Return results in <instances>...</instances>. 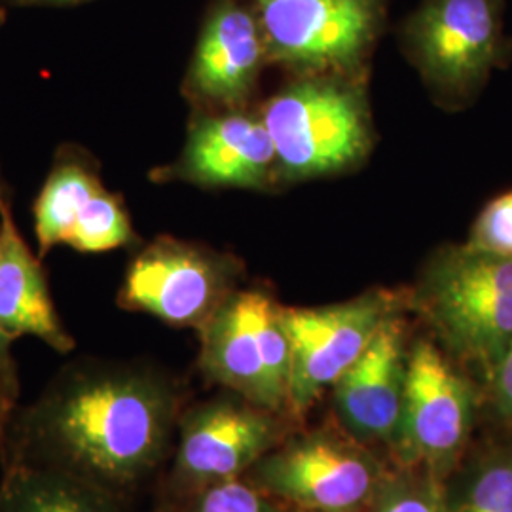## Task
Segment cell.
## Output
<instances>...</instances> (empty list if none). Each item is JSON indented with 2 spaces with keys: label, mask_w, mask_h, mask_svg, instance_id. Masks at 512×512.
<instances>
[{
  "label": "cell",
  "mask_w": 512,
  "mask_h": 512,
  "mask_svg": "<svg viewBox=\"0 0 512 512\" xmlns=\"http://www.w3.org/2000/svg\"><path fill=\"white\" fill-rule=\"evenodd\" d=\"M179 420V389L164 376L80 363L16 410L0 465L48 467L126 499L164 463Z\"/></svg>",
  "instance_id": "cell-1"
},
{
  "label": "cell",
  "mask_w": 512,
  "mask_h": 512,
  "mask_svg": "<svg viewBox=\"0 0 512 512\" xmlns=\"http://www.w3.org/2000/svg\"><path fill=\"white\" fill-rule=\"evenodd\" d=\"M412 306L484 393L512 344V258L463 245L442 249L421 275Z\"/></svg>",
  "instance_id": "cell-2"
},
{
  "label": "cell",
  "mask_w": 512,
  "mask_h": 512,
  "mask_svg": "<svg viewBox=\"0 0 512 512\" xmlns=\"http://www.w3.org/2000/svg\"><path fill=\"white\" fill-rule=\"evenodd\" d=\"M482 389L433 340L408 349L403 410L391 456L446 482L473 444Z\"/></svg>",
  "instance_id": "cell-3"
},
{
  "label": "cell",
  "mask_w": 512,
  "mask_h": 512,
  "mask_svg": "<svg viewBox=\"0 0 512 512\" xmlns=\"http://www.w3.org/2000/svg\"><path fill=\"white\" fill-rule=\"evenodd\" d=\"M262 122L274 141L277 175L287 181L344 171L370 148L365 103L344 76H304L268 101Z\"/></svg>",
  "instance_id": "cell-4"
},
{
  "label": "cell",
  "mask_w": 512,
  "mask_h": 512,
  "mask_svg": "<svg viewBox=\"0 0 512 512\" xmlns=\"http://www.w3.org/2000/svg\"><path fill=\"white\" fill-rule=\"evenodd\" d=\"M389 467L340 425L281 440L245 473L293 511L366 512Z\"/></svg>",
  "instance_id": "cell-5"
},
{
  "label": "cell",
  "mask_w": 512,
  "mask_h": 512,
  "mask_svg": "<svg viewBox=\"0 0 512 512\" xmlns=\"http://www.w3.org/2000/svg\"><path fill=\"white\" fill-rule=\"evenodd\" d=\"M283 308L260 291H236L200 329V370L245 401L291 418V340Z\"/></svg>",
  "instance_id": "cell-6"
},
{
  "label": "cell",
  "mask_w": 512,
  "mask_h": 512,
  "mask_svg": "<svg viewBox=\"0 0 512 512\" xmlns=\"http://www.w3.org/2000/svg\"><path fill=\"white\" fill-rule=\"evenodd\" d=\"M401 37L425 80L456 105L475 99L511 54L505 0H423Z\"/></svg>",
  "instance_id": "cell-7"
},
{
  "label": "cell",
  "mask_w": 512,
  "mask_h": 512,
  "mask_svg": "<svg viewBox=\"0 0 512 512\" xmlns=\"http://www.w3.org/2000/svg\"><path fill=\"white\" fill-rule=\"evenodd\" d=\"M268 63L296 73L348 76L384 29L387 0H249Z\"/></svg>",
  "instance_id": "cell-8"
},
{
  "label": "cell",
  "mask_w": 512,
  "mask_h": 512,
  "mask_svg": "<svg viewBox=\"0 0 512 512\" xmlns=\"http://www.w3.org/2000/svg\"><path fill=\"white\" fill-rule=\"evenodd\" d=\"M289 420L236 393L192 406L179 420L169 488L184 501L211 484L245 475L289 437Z\"/></svg>",
  "instance_id": "cell-9"
},
{
  "label": "cell",
  "mask_w": 512,
  "mask_h": 512,
  "mask_svg": "<svg viewBox=\"0 0 512 512\" xmlns=\"http://www.w3.org/2000/svg\"><path fill=\"white\" fill-rule=\"evenodd\" d=\"M399 304L395 294L370 291L325 308H283L291 340V416H304L355 365L385 319L401 311Z\"/></svg>",
  "instance_id": "cell-10"
},
{
  "label": "cell",
  "mask_w": 512,
  "mask_h": 512,
  "mask_svg": "<svg viewBox=\"0 0 512 512\" xmlns=\"http://www.w3.org/2000/svg\"><path fill=\"white\" fill-rule=\"evenodd\" d=\"M238 266L202 247L158 239L133 258L118 304L143 311L171 327L202 329L236 293Z\"/></svg>",
  "instance_id": "cell-11"
},
{
  "label": "cell",
  "mask_w": 512,
  "mask_h": 512,
  "mask_svg": "<svg viewBox=\"0 0 512 512\" xmlns=\"http://www.w3.org/2000/svg\"><path fill=\"white\" fill-rule=\"evenodd\" d=\"M35 234L40 256L55 245L80 253H109L133 241L122 202L86 165L55 167L35 203Z\"/></svg>",
  "instance_id": "cell-12"
},
{
  "label": "cell",
  "mask_w": 512,
  "mask_h": 512,
  "mask_svg": "<svg viewBox=\"0 0 512 512\" xmlns=\"http://www.w3.org/2000/svg\"><path fill=\"white\" fill-rule=\"evenodd\" d=\"M406 325L401 311L389 315L355 365L332 385L338 425L370 448L391 452L403 410Z\"/></svg>",
  "instance_id": "cell-13"
},
{
  "label": "cell",
  "mask_w": 512,
  "mask_h": 512,
  "mask_svg": "<svg viewBox=\"0 0 512 512\" xmlns=\"http://www.w3.org/2000/svg\"><path fill=\"white\" fill-rule=\"evenodd\" d=\"M268 63L262 29L251 2L215 0L203 21L188 71V88L219 107L241 105Z\"/></svg>",
  "instance_id": "cell-14"
},
{
  "label": "cell",
  "mask_w": 512,
  "mask_h": 512,
  "mask_svg": "<svg viewBox=\"0 0 512 512\" xmlns=\"http://www.w3.org/2000/svg\"><path fill=\"white\" fill-rule=\"evenodd\" d=\"M173 175L202 186L264 188L277 175L274 141L262 118H202L190 131Z\"/></svg>",
  "instance_id": "cell-15"
},
{
  "label": "cell",
  "mask_w": 512,
  "mask_h": 512,
  "mask_svg": "<svg viewBox=\"0 0 512 512\" xmlns=\"http://www.w3.org/2000/svg\"><path fill=\"white\" fill-rule=\"evenodd\" d=\"M0 329L14 336H35L57 353L73 351L48 291L37 256L27 247L0 192Z\"/></svg>",
  "instance_id": "cell-16"
},
{
  "label": "cell",
  "mask_w": 512,
  "mask_h": 512,
  "mask_svg": "<svg viewBox=\"0 0 512 512\" xmlns=\"http://www.w3.org/2000/svg\"><path fill=\"white\" fill-rule=\"evenodd\" d=\"M0 512H128L126 499L76 476L10 461L2 465Z\"/></svg>",
  "instance_id": "cell-17"
},
{
  "label": "cell",
  "mask_w": 512,
  "mask_h": 512,
  "mask_svg": "<svg viewBox=\"0 0 512 512\" xmlns=\"http://www.w3.org/2000/svg\"><path fill=\"white\" fill-rule=\"evenodd\" d=\"M448 512H512V431L490 427L444 482Z\"/></svg>",
  "instance_id": "cell-18"
},
{
  "label": "cell",
  "mask_w": 512,
  "mask_h": 512,
  "mask_svg": "<svg viewBox=\"0 0 512 512\" xmlns=\"http://www.w3.org/2000/svg\"><path fill=\"white\" fill-rule=\"evenodd\" d=\"M366 512H448L444 482L416 467H389Z\"/></svg>",
  "instance_id": "cell-19"
},
{
  "label": "cell",
  "mask_w": 512,
  "mask_h": 512,
  "mask_svg": "<svg viewBox=\"0 0 512 512\" xmlns=\"http://www.w3.org/2000/svg\"><path fill=\"white\" fill-rule=\"evenodd\" d=\"M279 505L251 480L238 476L186 497L181 512H281Z\"/></svg>",
  "instance_id": "cell-20"
},
{
  "label": "cell",
  "mask_w": 512,
  "mask_h": 512,
  "mask_svg": "<svg viewBox=\"0 0 512 512\" xmlns=\"http://www.w3.org/2000/svg\"><path fill=\"white\" fill-rule=\"evenodd\" d=\"M461 245L482 255L512 258V190L480 211L469 238Z\"/></svg>",
  "instance_id": "cell-21"
},
{
  "label": "cell",
  "mask_w": 512,
  "mask_h": 512,
  "mask_svg": "<svg viewBox=\"0 0 512 512\" xmlns=\"http://www.w3.org/2000/svg\"><path fill=\"white\" fill-rule=\"evenodd\" d=\"M480 421H488L495 429L512 431V344L484 387Z\"/></svg>",
  "instance_id": "cell-22"
},
{
  "label": "cell",
  "mask_w": 512,
  "mask_h": 512,
  "mask_svg": "<svg viewBox=\"0 0 512 512\" xmlns=\"http://www.w3.org/2000/svg\"><path fill=\"white\" fill-rule=\"evenodd\" d=\"M19 389L0 374V454L4 450L8 429L18 410Z\"/></svg>",
  "instance_id": "cell-23"
},
{
  "label": "cell",
  "mask_w": 512,
  "mask_h": 512,
  "mask_svg": "<svg viewBox=\"0 0 512 512\" xmlns=\"http://www.w3.org/2000/svg\"><path fill=\"white\" fill-rule=\"evenodd\" d=\"M14 342H16L14 336H10L0 329V374L19 389L18 370H16V361L12 355Z\"/></svg>",
  "instance_id": "cell-24"
},
{
  "label": "cell",
  "mask_w": 512,
  "mask_h": 512,
  "mask_svg": "<svg viewBox=\"0 0 512 512\" xmlns=\"http://www.w3.org/2000/svg\"><path fill=\"white\" fill-rule=\"evenodd\" d=\"M21 4H71V2H82V0H18Z\"/></svg>",
  "instance_id": "cell-25"
},
{
  "label": "cell",
  "mask_w": 512,
  "mask_h": 512,
  "mask_svg": "<svg viewBox=\"0 0 512 512\" xmlns=\"http://www.w3.org/2000/svg\"><path fill=\"white\" fill-rule=\"evenodd\" d=\"M2 21H4V14L0 12V25H2Z\"/></svg>",
  "instance_id": "cell-26"
},
{
  "label": "cell",
  "mask_w": 512,
  "mask_h": 512,
  "mask_svg": "<svg viewBox=\"0 0 512 512\" xmlns=\"http://www.w3.org/2000/svg\"><path fill=\"white\" fill-rule=\"evenodd\" d=\"M293 512H306V511H293Z\"/></svg>",
  "instance_id": "cell-27"
}]
</instances>
